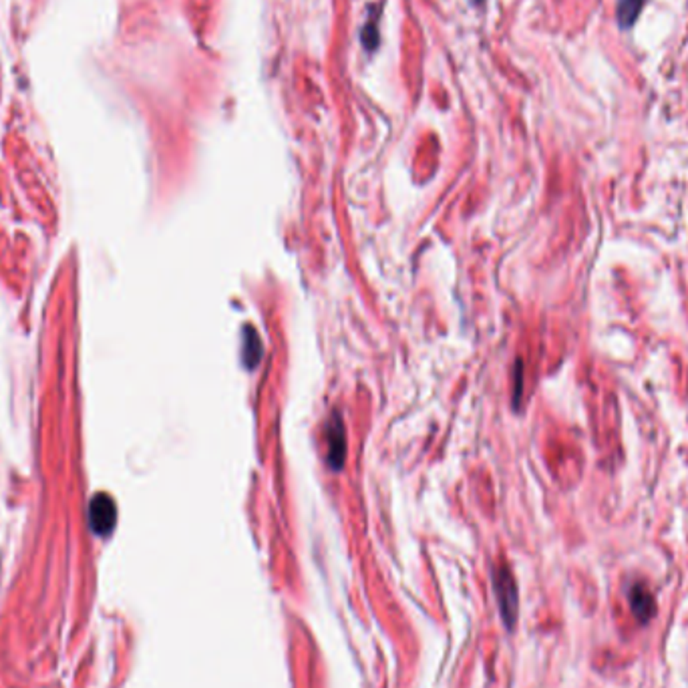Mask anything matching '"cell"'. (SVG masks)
<instances>
[{
  "label": "cell",
  "mask_w": 688,
  "mask_h": 688,
  "mask_svg": "<svg viewBox=\"0 0 688 688\" xmlns=\"http://www.w3.org/2000/svg\"><path fill=\"white\" fill-rule=\"evenodd\" d=\"M495 592H497L503 620L512 628L517 618V586H515L512 572L505 565L499 567V572H495Z\"/></svg>",
  "instance_id": "obj_1"
},
{
  "label": "cell",
  "mask_w": 688,
  "mask_h": 688,
  "mask_svg": "<svg viewBox=\"0 0 688 688\" xmlns=\"http://www.w3.org/2000/svg\"><path fill=\"white\" fill-rule=\"evenodd\" d=\"M89 521H91V530L97 535H101V537L109 535L117 521L115 501L107 494L95 495L91 501V507H89Z\"/></svg>",
  "instance_id": "obj_2"
},
{
  "label": "cell",
  "mask_w": 688,
  "mask_h": 688,
  "mask_svg": "<svg viewBox=\"0 0 688 688\" xmlns=\"http://www.w3.org/2000/svg\"><path fill=\"white\" fill-rule=\"evenodd\" d=\"M626 596H628V604H630V612L640 624H648L656 616V600H654L652 592L648 590L646 583L632 582L628 586Z\"/></svg>",
  "instance_id": "obj_3"
},
{
  "label": "cell",
  "mask_w": 688,
  "mask_h": 688,
  "mask_svg": "<svg viewBox=\"0 0 688 688\" xmlns=\"http://www.w3.org/2000/svg\"><path fill=\"white\" fill-rule=\"evenodd\" d=\"M326 445H328V463L332 469H340L346 459V433L338 415H332L330 423L326 427Z\"/></svg>",
  "instance_id": "obj_4"
},
{
  "label": "cell",
  "mask_w": 688,
  "mask_h": 688,
  "mask_svg": "<svg viewBox=\"0 0 688 688\" xmlns=\"http://www.w3.org/2000/svg\"><path fill=\"white\" fill-rule=\"evenodd\" d=\"M644 8V0H618L616 18L622 31H630Z\"/></svg>",
  "instance_id": "obj_5"
},
{
  "label": "cell",
  "mask_w": 688,
  "mask_h": 688,
  "mask_svg": "<svg viewBox=\"0 0 688 688\" xmlns=\"http://www.w3.org/2000/svg\"><path fill=\"white\" fill-rule=\"evenodd\" d=\"M244 335L247 338H244V360H246V367L254 369L262 356V346H260V338L256 335V330L252 326H247L244 330Z\"/></svg>",
  "instance_id": "obj_6"
}]
</instances>
